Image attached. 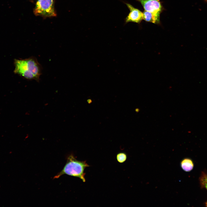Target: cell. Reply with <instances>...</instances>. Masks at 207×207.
Instances as JSON below:
<instances>
[{"instance_id": "cell-10", "label": "cell", "mask_w": 207, "mask_h": 207, "mask_svg": "<svg viewBox=\"0 0 207 207\" xmlns=\"http://www.w3.org/2000/svg\"><path fill=\"white\" fill-rule=\"evenodd\" d=\"M206 206H207V201L206 203Z\"/></svg>"}, {"instance_id": "cell-2", "label": "cell", "mask_w": 207, "mask_h": 207, "mask_svg": "<svg viewBox=\"0 0 207 207\" xmlns=\"http://www.w3.org/2000/svg\"><path fill=\"white\" fill-rule=\"evenodd\" d=\"M89 166L86 161L78 160L73 154L69 155L67 157L66 163L62 170L55 176L53 179H57L64 174L77 177L85 182V173L84 170L87 167Z\"/></svg>"}, {"instance_id": "cell-4", "label": "cell", "mask_w": 207, "mask_h": 207, "mask_svg": "<svg viewBox=\"0 0 207 207\" xmlns=\"http://www.w3.org/2000/svg\"><path fill=\"white\" fill-rule=\"evenodd\" d=\"M139 2L145 10L160 15L162 6L159 0H136Z\"/></svg>"}, {"instance_id": "cell-1", "label": "cell", "mask_w": 207, "mask_h": 207, "mask_svg": "<svg viewBox=\"0 0 207 207\" xmlns=\"http://www.w3.org/2000/svg\"><path fill=\"white\" fill-rule=\"evenodd\" d=\"M14 72L28 80L39 81L42 67L35 57L32 56L23 60L15 59Z\"/></svg>"}, {"instance_id": "cell-7", "label": "cell", "mask_w": 207, "mask_h": 207, "mask_svg": "<svg viewBox=\"0 0 207 207\" xmlns=\"http://www.w3.org/2000/svg\"><path fill=\"white\" fill-rule=\"evenodd\" d=\"M181 166L184 170L186 172H189L192 169L193 164L192 161L191 159L186 158L182 160L181 163Z\"/></svg>"}, {"instance_id": "cell-5", "label": "cell", "mask_w": 207, "mask_h": 207, "mask_svg": "<svg viewBox=\"0 0 207 207\" xmlns=\"http://www.w3.org/2000/svg\"><path fill=\"white\" fill-rule=\"evenodd\" d=\"M125 4L130 10L129 13L125 19V23L130 22L139 23L143 19V13L131 4L127 3Z\"/></svg>"}, {"instance_id": "cell-8", "label": "cell", "mask_w": 207, "mask_h": 207, "mask_svg": "<svg viewBox=\"0 0 207 207\" xmlns=\"http://www.w3.org/2000/svg\"><path fill=\"white\" fill-rule=\"evenodd\" d=\"M127 156L124 152H121L118 153L116 156L117 161L120 163H123L127 159Z\"/></svg>"}, {"instance_id": "cell-11", "label": "cell", "mask_w": 207, "mask_h": 207, "mask_svg": "<svg viewBox=\"0 0 207 207\" xmlns=\"http://www.w3.org/2000/svg\"><path fill=\"white\" fill-rule=\"evenodd\" d=\"M207 1V0H206Z\"/></svg>"}, {"instance_id": "cell-9", "label": "cell", "mask_w": 207, "mask_h": 207, "mask_svg": "<svg viewBox=\"0 0 207 207\" xmlns=\"http://www.w3.org/2000/svg\"><path fill=\"white\" fill-rule=\"evenodd\" d=\"M200 180L202 186L207 189V174H202L200 177Z\"/></svg>"}, {"instance_id": "cell-3", "label": "cell", "mask_w": 207, "mask_h": 207, "mask_svg": "<svg viewBox=\"0 0 207 207\" xmlns=\"http://www.w3.org/2000/svg\"><path fill=\"white\" fill-rule=\"evenodd\" d=\"M33 12L44 18L56 16L54 0H37Z\"/></svg>"}, {"instance_id": "cell-6", "label": "cell", "mask_w": 207, "mask_h": 207, "mask_svg": "<svg viewBox=\"0 0 207 207\" xmlns=\"http://www.w3.org/2000/svg\"><path fill=\"white\" fill-rule=\"evenodd\" d=\"M143 13V19L146 21L158 24L160 22V15L144 11Z\"/></svg>"}]
</instances>
